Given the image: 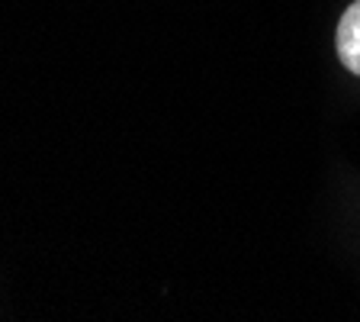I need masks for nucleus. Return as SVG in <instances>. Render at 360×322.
Wrapping results in <instances>:
<instances>
[{
  "instance_id": "1",
  "label": "nucleus",
  "mask_w": 360,
  "mask_h": 322,
  "mask_svg": "<svg viewBox=\"0 0 360 322\" xmlns=\"http://www.w3.org/2000/svg\"><path fill=\"white\" fill-rule=\"evenodd\" d=\"M338 58L345 61L347 71L360 75V0L351 4L338 23Z\"/></svg>"
}]
</instances>
